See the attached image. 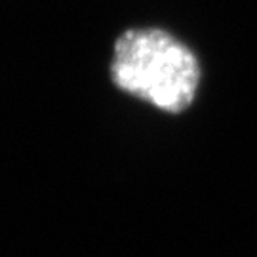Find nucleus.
Masks as SVG:
<instances>
[{
    "label": "nucleus",
    "mask_w": 257,
    "mask_h": 257,
    "mask_svg": "<svg viewBox=\"0 0 257 257\" xmlns=\"http://www.w3.org/2000/svg\"><path fill=\"white\" fill-rule=\"evenodd\" d=\"M112 82L120 90L166 112H181L193 103L200 67L194 54L160 29H132L114 44Z\"/></svg>",
    "instance_id": "f257e3e1"
}]
</instances>
